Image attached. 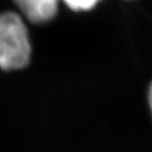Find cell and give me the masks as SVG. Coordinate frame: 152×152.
Returning a JSON list of instances; mask_svg holds the SVG:
<instances>
[{
	"instance_id": "6da1fadb",
	"label": "cell",
	"mask_w": 152,
	"mask_h": 152,
	"mask_svg": "<svg viewBox=\"0 0 152 152\" xmlns=\"http://www.w3.org/2000/svg\"><path fill=\"white\" fill-rule=\"evenodd\" d=\"M28 31L20 15L5 12L0 15V69H23L31 59Z\"/></svg>"
},
{
	"instance_id": "7a4b0ae2",
	"label": "cell",
	"mask_w": 152,
	"mask_h": 152,
	"mask_svg": "<svg viewBox=\"0 0 152 152\" xmlns=\"http://www.w3.org/2000/svg\"><path fill=\"white\" fill-rule=\"evenodd\" d=\"M28 21L45 23L56 16L59 0H13Z\"/></svg>"
},
{
	"instance_id": "3957f363",
	"label": "cell",
	"mask_w": 152,
	"mask_h": 152,
	"mask_svg": "<svg viewBox=\"0 0 152 152\" xmlns=\"http://www.w3.org/2000/svg\"><path fill=\"white\" fill-rule=\"evenodd\" d=\"M68 7L73 11H89L93 9L100 0H64Z\"/></svg>"
},
{
	"instance_id": "277c9868",
	"label": "cell",
	"mask_w": 152,
	"mask_h": 152,
	"mask_svg": "<svg viewBox=\"0 0 152 152\" xmlns=\"http://www.w3.org/2000/svg\"><path fill=\"white\" fill-rule=\"evenodd\" d=\"M148 102H149L150 110H151V113H152V83L150 85L149 92H148Z\"/></svg>"
}]
</instances>
